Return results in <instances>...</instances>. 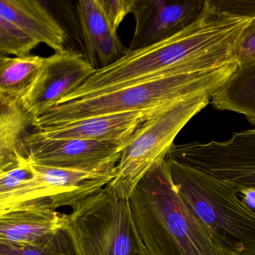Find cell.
<instances>
[{
    "mask_svg": "<svg viewBox=\"0 0 255 255\" xmlns=\"http://www.w3.org/2000/svg\"><path fill=\"white\" fill-rule=\"evenodd\" d=\"M228 0H205L197 19L169 38L130 50L92 75L61 103L100 95L159 76L218 70L237 63L238 40L254 16ZM59 104V103H58Z\"/></svg>",
    "mask_w": 255,
    "mask_h": 255,
    "instance_id": "obj_1",
    "label": "cell"
},
{
    "mask_svg": "<svg viewBox=\"0 0 255 255\" xmlns=\"http://www.w3.org/2000/svg\"><path fill=\"white\" fill-rule=\"evenodd\" d=\"M129 201L147 255H236L178 194L165 160L145 174Z\"/></svg>",
    "mask_w": 255,
    "mask_h": 255,
    "instance_id": "obj_2",
    "label": "cell"
},
{
    "mask_svg": "<svg viewBox=\"0 0 255 255\" xmlns=\"http://www.w3.org/2000/svg\"><path fill=\"white\" fill-rule=\"evenodd\" d=\"M238 63L218 70L153 78L115 91L59 103L31 120L33 131L106 114L158 111L192 96L216 94L238 69Z\"/></svg>",
    "mask_w": 255,
    "mask_h": 255,
    "instance_id": "obj_3",
    "label": "cell"
},
{
    "mask_svg": "<svg viewBox=\"0 0 255 255\" xmlns=\"http://www.w3.org/2000/svg\"><path fill=\"white\" fill-rule=\"evenodd\" d=\"M174 187L227 251L255 255V212L232 187L197 169L165 158Z\"/></svg>",
    "mask_w": 255,
    "mask_h": 255,
    "instance_id": "obj_4",
    "label": "cell"
},
{
    "mask_svg": "<svg viewBox=\"0 0 255 255\" xmlns=\"http://www.w3.org/2000/svg\"><path fill=\"white\" fill-rule=\"evenodd\" d=\"M65 228L77 255H147L128 198L109 184L75 206Z\"/></svg>",
    "mask_w": 255,
    "mask_h": 255,
    "instance_id": "obj_5",
    "label": "cell"
},
{
    "mask_svg": "<svg viewBox=\"0 0 255 255\" xmlns=\"http://www.w3.org/2000/svg\"><path fill=\"white\" fill-rule=\"evenodd\" d=\"M212 97L200 94L175 102L141 124L124 147L116 176L109 184L120 196L130 198L138 183L154 165L165 160L178 133Z\"/></svg>",
    "mask_w": 255,
    "mask_h": 255,
    "instance_id": "obj_6",
    "label": "cell"
},
{
    "mask_svg": "<svg viewBox=\"0 0 255 255\" xmlns=\"http://www.w3.org/2000/svg\"><path fill=\"white\" fill-rule=\"evenodd\" d=\"M166 157L223 181L238 195L255 192V128L226 141L174 144Z\"/></svg>",
    "mask_w": 255,
    "mask_h": 255,
    "instance_id": "obj_7",
    "label": "cell"
},
{
    "mask_svg": "<svg viewBox=\"0 0 255 255\" xmlns=\"http://www.w3.org/2000/svg\"><path fill=\"white\" fill-rule=\"evenodd\" d=\"M124 145L76 139H50L28 133L19 144L21 157L32 166L99 172L116 169Z\"/></svg>",
    "mask_w": 255,
    "mask_h": 255,
    "instance_id": "obj_8",
    "label": "cell"
},
{
    "mask_svg": "<svg viewBox=\"0 0 255 255\" xmlns=\"http://www.w3.org/2000/svg\"><path fill=\"white\" fill-rule=\"evenodd\" d=\"M96 69L82 54L70 49L44 58L33 86L21 100L31 120L61 103L76 91Z\"/></svg>",
    "mask_w": 255,
    "mask_h": 255,
    "instance_id": "obj_9",
    "label": "cell"
},
{
    "mask_svg": "<svg viewBox=\"0 0 255 255\" xmlns=\"http://www.w3.org/2000/svg\"><path fill=\"white\" fill-rule=\"evenodd\" d=\"M205 0H134L135 28L128 49H142L172 37L193 23Z\"/></svg>",
    "mask_w": 255,
    "mask_h": 255,
    "instance_id": "obj_10",
    "label": "cell"
},
{
    "mask_svg": "<svg viewBox=\"0 0 255 255\" xmlns=\"http://www.w3.org/2000/svg\"><path fill=\"white\" fill-rule=\"evenodd\" d=\"M161 110L106 114L35 132L50 139H82L126 146L141 124Z\"/></svg>",
    "mask_w": 255,
    "mask_h": 255,
    "instance_id": "obj_11",
    "label": "cell"
},
{
    "mask_svg": "<svg viewBox=\"0 0 255 255\" xmlns=\"http://www.w3.org/2000/svg\"><path fill=\"white\" fill-rule=\"evenodd\" d=\"M32 167L34 176L46 187L55 210L65 206L74 208L110 184L116 176V169L87 172L46 166Z\"/></svg>",
    "mask_w": 255,
    "mask_h": 255,
    "instance_id": "obj_12",
    "label": "cell"
},
{
    "mask_svg": "<svg viewBox=\"0 0 255 255\" xmlns=\"http://www.w3.org/2000/svg\"><path fill=\"white\" fill-rule=\"evenodd\" d=\"M76 8L90 64L95 69L103 68L121 58L127 49L109 25L100 0H80Z\"/></svg>",
    "mask_w": 255,
    "mask_h": 255,
    "instance_id": "obj_13",
    "label": "cell"
},
{
    "mask_svg": "<svg viewBox=\"0 0 255 255\" xmlns=\"http://www.w3.org/2000/svg\"><path fill=\"white\" fill-rule=\"evenodd\" d=\"M0 14L38 44L44 43L55 52L65 49V31L40 1L0 0Z\"/></svg>",
    "mask_w": 255,
    "mask_h": 255,
    "instance_id": "obj_14",
    "label": "cell"
},
{
    "mask_svg": "<svg viewBox=\"0 0 255 255\" xmlns=\"http://www.w3.org/2000/svg\"><path fill=\"white\" fill-rule=\"evenodd\" d=\"M67 223V214L49 208H31L0 216V243L33 244Z\"/></svg>",
    "mask_w": 255,
    "mask_h": 255,
    "instance_id": "obj_15",
    "label": "cell"
},
{
    "mask_svg": "<svg viewBox=\"0 0 255 255\" xmlns=\"http://www.w3.org/2000/svg\"><path fill=\"white\" fill-rule=\"evenodd\" d=\"M217 110L236 112L255 126V63L238 66L211 100Z\"/></svg>",
    "mask_w": 255,
    "mask_h": 255,
    "instance_id": "obj_16",
    "label": "cell"
},
{
    "mask_svg": "<svg viewBox=\"0 0 255 255\" xmlns=\"http://www.w3.org/2000/svg\"><path fill=\"white\" fill-rule=\"evenodd\" d=\"M31 123L20 103L0 95V169L16 167L25 161L19 153V144Z\"/></svg>",
    "mask_w": 255,
    "mask_h": 255,
    "instance_id": "obj_17",
    "label": "cell"
},
{
    "mask_svg": "<svg viewBox=\"0 0 255 255\" xmlns=\"http://www.w3.org/2000/svg\"><path fill=\"white\" fill-rule=\"evenodd\" d=\"M44 62L43 57H8L0 66V95L20 103L34 85Z\"/></svg>",
    "mask_w": 255,
    "mask_h": 255,
    "instance_id": "obj_18",
    "label": "cell"
},
{
    "mask_svg": "<svg viewBox=\"0 0 255 255\" xmlns=\"http://www.w3.org/2000/svg\"><path fill=\"white\" fill-rule=\"evenodd\" d=\"M0 255H77L66 228L54 231L33 244L0 243Z\"/></svg>",
    "mask_w": 255,
    "mask_h": 255,
    "instance_id": "obj_19",
    "label": "cell"
},
{
    "mask_svg": "<svg viewBox=\"0 0 255 255\" xmlns=\"http://www.w3.org/2000/svg\"><path fill=\"white\" fill-rule=\"evenodd\" d=\"M38 43L0 14V55L26 56Z\"/></svg>",
    "mask_w": 255,
    "mask_h": 255,
    "instance_id": "obj_20",
    "label": "cell"
},
{
    "mask_svg": "<svg viewBox=\"0 0 255 255\" xmlns=\"http://www.w3.org/2000/svg\"><path fill=\"white\" fill-rule=\"evenodd\" d=\"M235 60L238 66L255 63V16L246 27L238 40Z\"/></svg>",
    "mask_w": 255,
    "mask_h": 255,
    "instance_id": "obj_21",
    "label": "cell"
},
{
    "mask_svg": "<svg viewBox=\"0 0 255 255\" xmlns=\"http://www.w3.org/2000/svg\"><path fill=\"white\" fill-rule=\"evenodd\" d=\"M32 166L26 161L10 169H0V196L10 191L24 181L34 178Z\"/></svg>",
    "mask_w": 255,
    "mask_h": 255,
    "instance_id": "obj_22",
    "label": "cell"
},
{
    "mask_svg": "<svg viewBox=\"0 0 255 255\" xmlns=\"http://www.w3.org/2000/svg\"><path fill=\"white\" fill-rule=\"evenodd\" d=\"M103 13L112 29L118 28L128 13H131L134 0H100Z\"/></svg>",
    "mask_w": 255,
    "mask_h": 255,
    "instance_id": "obj_23",
    "label": "cell"
},
{
    "mask_svg": "<svg viewBox=\"0 0 255 255\" xmlns=\"http://www.w3.org/2000/svg\"><path fill=\"white\" fill-rule=\"evenodd\" d=\"M7 58H8L7 55H0V66H1V64L6 61V59H7Z\"/></svg>",
    "mask_w": 255,
    "mask_h": 255,
    "instance_id": "obj_24",
    "label": "cell"
}]
</instances>
